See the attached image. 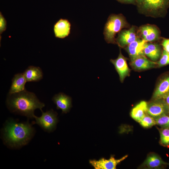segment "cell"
<instances>
[{"instance_id":"6da1fadb","label":"cell","mask_w":169,"mask_h":169,"mask_svg":"<svg viewBox=\"0 0 169 169\" xmlns=\"http://www.w3.org/2000/svg\"><path fill=\"white\" fill-rule=\"evenodd\" d=\"M7 103L9 110L12 112L25 116L28 118H34V111L45 106L40 102L35 94L25 90L22 91L9 94Z\"/></svg>"},{"instance_id":"7a4b0ae2","label":"cell","mask_w":169,"mask_h":169,"mask_svg":"<svg viewBox=\"0 0 169 169\" xmlns=\"http://www.w3.org/2000/svg\"><path fill=\"white\" fill-rule=\"evenodd\" d=\"M34 131L29 123H18L11 119L7 121L4 127V140L11 147H19L29 142L33 135Z\"/></svg>"},{"instance_id":"3957f363","label":"cell","mask_w":169,"mask_h":169,"mask_svg":"<svg viewBox=\"0 0 169 169\" xmlns=\"http://www.w3.org/2000/svg\"><path fill=\"white\" fill-rule=\"evenodd\" d=\"M125 17L121 14L110 15L108 18L104 28V35L108 43H116L115 37L116 34L123 28L128 26Z\"/></svg>"},{"instance_id":"277c9868","label":"cell","mask_w":169,"mask_h":169,"mask_svg":"<svg viewBox=\"0 0 169 169\" xmlns=\"http://www.w3.org/2000/svg\"><path fill=\"white\" fill-rule=\"evenodd\" d=\"M136 3L142 11L155 14L165 10L169 4V0H136Z\"/></svg>"},{"instance_id":"5b68a950","label":"cell","mask_w":169,"mask_h":169,"mask_svg":"<svg viewBox=\"0 0 169 169\" xmlns=\"http://www.w3.org/2000/svg\"><path fill=\"white\" fill-rule=\"evenodd\" d=\"M42 112V115L40 117L34 116L35 123L44 130L48 132H51L54 130L57 122V113L53 110L45 112Z\"/></svg>"},{"instance_id":"8992f818","label":"cell","mask_w":169,"mask_h":169,"mask_svg":"<svg viewBox=\"0 0 169 169\" xmlns=\"http://www.w3.org/2000/svg\"><path fill=\"white\" fill-rule=\"evenodd\" d=\"M147 113L154 119L169 115L168 105L163 99L153 100L148 104Z\"/></svg>"},{"instance_id":"52a82bcc","label":"cell","mask_w":169,"mask_h":169,"mask_svg":"<svg viewBox=\"0 0 169 169\" xmlns=\"http://www.w3.org/2000/svg\"><path fill=\"white\" fill-rule=\"evenodd\" d=\"M110 61L114 66L120 82H123L125 78L129 76L130 69L127 63L126 59L122 54L120 50L118 58L115 59H111Z\"/></svg>"},{"instance_id":"ba28073f","label":"cell","mask_w":169,"mask_h":169,"mask_svg":"<svg viewBox=\"0 0 169 169\" xmlns=\"http://www.w3.org/2000/svg\"><path fill=\"white\" fill-rule=\"evenodd\" d=\"M127 157L128 155H126L120 159H116L114 156L111 155L109 159L103 158L98 160H90L89 162L95 169H115L117 165Z\"/></svg>"},{"instance_id":"9c48e42d","label":"cell","mask_w":169,"mask_h":169,"mask_svg":"<svg viewBox=\"0 0 169 169\" xmlns=\"http://www.w3.org/2000/svg\"><path fill=\"white\" fill-rule=\"evenodd\" d=\"M137 38L136 28L133 26L129 29L120 31L116 39V42L120 47H124L136 40Z\"/></svg>"},{"instance_id":"30bf717a","label":"cell","mask_w":169,"mask_h":169,"mask_svg":"<svg viewBox=\"0 0 169 169\" xmlns=\"http://www.w3.org/2000/svg\"><path fill=\"white\" fill-rule=\"evenodd\" d=\"M146 42L143 39H140L137 38L127 46L125 49L130 56L131 61L144 54V49Z\"/></svg>"},{"instance_id":"8fae6325","label":"cell","mask_w":169,"mask_h":169,"mask_svg":"<svg viewBox=\"0 0 169 169\" xmlns=\"http://www.w3.org/2000/svg\"><path fill=\"white\" fill-rule=\"evenodd\" d=\"M169 95V74L163 77L158 82L152 96L153 100L164 99Z\"/></svg>"},{"instance_id":"7c38bea8","label":"cell","mask_w":169,"mask_h":169,"mask_svg":"<svg viewBox=\"0 0 169 169\" xmlns=\"http://www.w3.org/2000/svg\"><path fill=\"white\" fill-rule=\"evenodd\" d=\"M71 24L66 19H60L54 25V31L55 37L63 38L70 33Z\"/></svg>"},{"instance_id":"4fadbf2b","label":"cell","mask_w":169,"mask_h":169,"mask_svg":"<svg viewBox=\"0 0 169 169\" xmlns=\"http://www.w3.org/2000/svg\"><path fill=\"white\" fill-rule=\"evenodd\" d=\"M57 109L62 110V113H66L72 107L71 99L69 96L60 93L55 95L52 99Z\"/></svg>"},{"instance_id":"5bb4252c","label":"cell","mask_w":169,"mask_h":169,"mask_svg":"<svg viewBox=\"0 0 169 169\" xmlns=\"http://www.w3.org/2000/svg\"><path fill=\"white\" fill-rule=\"evenodd\" d=\"M140 32L143 39L146 42H152L158 40L160 37V32L157 28L151 25H146L141 27Z\"/></svg>"},{"instance_id":"9a60e30c","label":"cell","mask_w":169,"mask_h":169,"mask_svg":"<svg viewBox=\"0 0 169 169\" xmlns=\"http://www.w3.org/2000/svg\"><path fill=\"white\" fill-rule=\"evenodd\" d=\"M130 64L134 69L136 70L147 69L154 67L157 64L156 63L148 59L144 54L131 61Z\"/></svg>"},{"instance_id":"2e32d148","label":"cell","mask_w":169,"mask_h":169,"mask_svg":"<svg viewBox=\"0 0 169 169\" xmlns=\"http://www.w3.org/2000/svg\"><path fill=\"white\" fill-rule=\"evenodd\" d=\"M26 82L23 74L18 73L15 75L12 79L9 94L17 93L25 90V85Z\"/></svg>"},{"instance_id":"e0dca14e","label":"cell","mask_w":169,"mask_h":169,"mask_svg":"<svg viewBox=\"0 0 169 169\" xmlns=\"http://www.w3.org/2000/svg\"><path fill=\"white\" fill-rule=\"evenodd\" d=\"M145 55L153 61L157 60L161 54V48L157 44L146 43L144 49Z\"/></svg>"},{"instance_id":"ac0fdd59","label":"cell","mask_w":169,"mask_h":169,"mask_svg":"<svg viewBox=\"0 0 169 169\" xmlns=\"http://www.w3.org/2000/svg\"><path fill=\"white\" fill-rule=\"evenodd\" d=\"M148 103L142 101L136 105L132 110L131 115L132 118L138 122L147 114Z\"/></svg>"},{"instance_id":"d6986e66","label":"cell","mask_w":169,"mask_h":169,"mask_svg":"<svg viewBox=\"0 0 169 169\" xmlns=\"http://www.w3.org/2000/svg\"><path fill=\"white\" fill-rule=\"evenodd\" d=\"M23 74L27 82L38 81L43 77L41 69L39 67L32 66L28 67Z\"/></svg>"},{"instance_id":"ffe728a7","label":"cell","mask_w":169,"mask_h":169,"mask_svg":"<svg viewBox=\"0 0 169 169\" xmlns=\"http://www.w3.org/2000/svg\"><path fill=\"white\" fill-rule=\"evenodd\" d=\"M168 164L164 161L157 155L152 153L148 155L143 165L149 168H158Z\"/></svg>"},{"instance_id":"44dd1931","label":"cell","mask_w":169,"mask_h":169,"mask_svg":"<svg viewBox=\"0 0 169 169\" xmlns=\"http://www.w3.org/2000/svg\"><path fill=\"white\" fill-rule=\"evenodd\" d=\"M159 131L160 144L165 147H169V128H161Z\"/></svg>"},{"instance_id":"7402d4cb","label":"cell","mask_w":169,"mask_h":169,"mask_svg":"<svg viewBox=\"0 0 169 169\" xmlns=\"http://www.w3.org/2000/svg\"><path fill=\"white\" fill-rule=\"evenodd\" d=\"M139 122L142 126L146 128L150 127L156 124L155 119L148 114L143 118Z\"/></svg>"},{"instance_id":"603a6c76","label":"cell","mask_w":169,"mask_h":169,"mask_svg":"<svg viewBox=\"0 0 169 169\" xmlns=\"http://www.w3.org/2000/svg\"><path fill=\"white\" fill-rule=\"evenodd\" d=\"M156 124L161 128H169V115H166L155 119Z\"/></svg>"},{"instance_id":"cb8c5ba5","label":"cell","mask_w":169,"mask_h":169,"mask_svg":"<svg viewBox=\"0 0 169 169\" xmlns=\"http://www.w3.org/2000/svg\"><path fill=\"white\" fill-rule=\"evenodd\" d=\"M159 67L169 64V53L163 50L160 60L156 63Z\"/></svg>"},{"instance_id":"d4e9b609","label":"cell","mask_w":169,"mask_h":169,"mask_svg":"<svg viewBox=\"0 0 169 169\" xmlns=\"http://www.w3.org/2000/svg\"><path fill=\"white\" fill-rule=\"evenodd\" d=\"M7 28V21L1 12H0V34L5 31Z\"/></svg>"},{"instance_id":"484cf974","label":"cell","mask_w":169,"mask_h":169,"mask_svg":"<svg viewBox=\"0 0 169 169\" xmlns=\"http://www.w3.org/2000/svg\"><path fill=\"white\" fill-rule=\"evenodd\" d=\"M161 44L164 50L169 53V39L163 38Z\"/></svg>"},{"instance_id":"4316f807","label":"cell","mask_w":169,"mask_h":169,"mask_svg":"<svg viewBox=\"0 0 169 169\" xmlns=\"http://www.w3.org/2000/svg\"><path fill=\"white\" fill-rule=\"evenodd\" d=\"M118 2L124 3L135 4L136 3V0H116Z\"/></svg>"},{"instance_id":"83f0119b","label":"cell","mask_w":169,"mask_h":169,"mask_svg":"<svg viewBox=\"0 0 169 169\" xmlns=\"http://www.w3.org/2000/svg\"><path fill=\"white\" fill-rule=\"evenodd\" d=\"M166 102L167 104L169 105V95H168L164 99Z\"/></svg>"},{"instance_id":"f1b7e54d","label":"cell","mask_w":169,"mask_h":169,"mask_svg":"<svg viewBox=\"0 0 169 169\" xmlns=\"http://www.w3.org/2000/svg\"><path fill=\"white\" fill-rule=\"evenodd\" d=\"M168 114L169 115V105H168Z\"/></svg>"},{"instance_id":"f546056e","label":"cell","mask_w":169,"mask_h":169,"mask_svg":"<svg viewBox=\"0 0 169 169\" xmlns=\"http://www.w3.org/2000/svg\"></svg>"}]
</instances>
